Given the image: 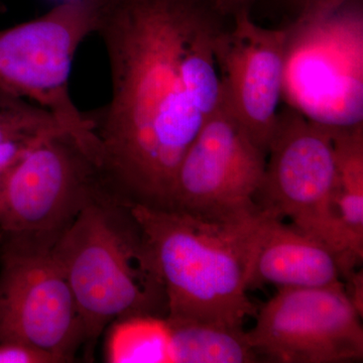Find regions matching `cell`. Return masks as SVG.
<instances>
[{"mask_svg": "<svg viewBox=\"0 0 363 363\" xmlns=\"http://www.w3.org/2000/svg\"><path fill=\"white\" fill-rule=\"evenodd\" d=\"M111 99L86 116L107 180L133 205L169 210L177 172L224 99L222 16L202 0H98Z\"/></svg>", "mask_w": 363, "mask_h": 363, "instance_id": "6da1fadb", "label": "cell"}, {"mask_svg": "<svg viewBox=\"0 0 363 363\" xmlns=\"http://www.w3.org/2000/svg\"><path fill=\"white\" fill-rule=\"evenodd\" d=\"M84 326L86 359L121 318L167 317L166 294L140 224L111 185L77 215L52 247Z\"/></svg>", "mask_w": 363, "mask_h": 363, "instance_id": "7a4b0ae2", "label": "cell"}, {"mask_svg": "<svg viewBox=\"0 0 363 363\" xmlns=\"http://www.w3.org/2000/svg\"><path fill=\"white\" fill-rule=\"evenodd\" d=\"M130 208L164 286L167 318L243 328L255 317L248 278L267 212L220 225L171 210Z\"/></svg>", "mask_w": 363, "mask_h": 363, "instance_id": "3957f363", "label": "cell"}, {"mask_svg": "<svg viewBox=\"0 0 363 363\" xmlns=\"http://www.w3.org/2000/svg\"><path fill=\"white\" fill-rule=\"evenodd\" d=\"M96 23V1L65 0L35 20L0 30V89L51 112L99 162L92 124L69 88L74 57Z\"/></svg>", "mask_w": 363, "mask_h": 363, "instance_id": "277c9868", "label": "cell"}, {"mask_svg": "<svg viewBox=\"0 0 363 363\" xmlns=\"http://www.w3.org/2000/svg\"><path fill=\"white\" fill-rule=\"evenodd\" d=\"M264 179L255 203L260 211L290 219L301 233L321 241L337 255L341 276L351 271L331 213L336 177L332 128L289 107L279 112Z\"/></svg>", "mask_w": 363, "mask_h": 363, "instance_id": "5b68a950", "label": "cell"}, {"mask_svg": "<svg viewBox=\"0 0 363 363\" xmlns=\"http://www.w3.org/2000/svg\"><path fill=\"white\" fill-rule=\"evenodd\" d=\"M108 185L99 162L73 135L45 136L0 189V233L55 245Z\"/></svg>", "mask_w": 363, "mask_h": 363, "instance_id": "8992f818", "label": "cell"}, {"mask_svg": "<svg viewBox=\"0 0 363 363\" xmlns=\"http://www.w3.org/2000/svg\"><path fill=\"white\" fill-rule=\"evenodd\" d=\"M0 343L18 342L73 362L82 318L51 243L1 235Z\"/></svg>", "mask_w": 363, "mask_h": 363, "instance_id": "52a82bcc", "label": "cell"}, {"mask_svg": "<svg viewBox=\"0 0 363 363\" xmlns=\"http://www.w3.org/2000/svg\"><path fill=\"white\" fill-rule=\"evenodd\" d=\"M267 157L223 99L182 160L169 210L220 225L255 218Z\"/></svg>", "mask_w": 363, "mask_h": 363, "instance_id": "ba28073f", "label": "cell"}, {"mask_svg": "<svg viewBox=\"0 0 363 363\" xmlns=\"http://www.w3.org/2000/svg\"><path fill=\"white\" fill-rule=\"evenodd\" d=\"M247 332L260 362L343 363L363 359L362 315L344 284L281 288Z\"/></svg>", "mask_w": 363, "mask_h": 363, "instance_id": "9c48e42d", "label": "cell"}, {"mask_svg": "<svg viewBox=\"0 0 363 363\" xmlns=\"http://www.w3.org/2000/svg\"><path fill=\"white\" fill-rule=\"evenodd\" d=\"M289 30L253 23L248 9L222 30L216 57L224 99L255 145L267 156L283 97Z\"/></svg>", "mask_w": 363, "mask_h": 363, "instance_id": "30bf717a", "label": "cell"}, {"mask_svg": "<svg viewBox=\"0 0 363 363\" xmlns=\"http://www.w3.org/2000/svg\"><path fill=\"white\" fill-rule=\"evenodd\" d=\"M341 278L340 262L330 248L267 215L253 255L248 289L324 288L342 283Z\"/></svg>", "mask_w": 363, "mask_h": 363, "instance_id": "8fae6325", "label": "cell"}, {"mask_svg": "<svg viewBox=\"0 0 363 363\" xmlns=\"http://www.w3.org/2000/svg\"><path fill=\"white\" fill-rule=\"evenodd\" d=\"M336 177L331 213L345 248L348 266L355 271L363 259V128H332Z\"/></svg>", "mask_w": 363, "mask_h": 363, "instance_id": "7c38bea8", "label": "cell"}, {"mask_svg": "<svg viewBox=\"0 0 363 363\" xmlns=\"http://www.w3.org/2000/svg\"><path fill=\"white\" fill-rule=\"evenodd\" d=\"M169 355L175 363L260 362L243 328L167 318Z\"/></svg>", "mask_w": 363, "mask_h": 363, "instance_id": "4fadbf2b", "label": "cell"}, {"mask_svg": "<svg viewBox=\"0 0 363 363\" xmlns=\"http://www.w3.org/2000/svg\"><path fill=\"white\" fill-rule=\"evenodd\" d=\"M107 331L105 359L111 363L171 362L166 317L135 315L112 322Z\"/></svg>", "mask_w": 363, "mask_h": 363, "instance_id": "5bb4252c", "label": "cell"}, {"mask_svg": "<svg viewBox=\"0 0 363 363\" xmlns=\"http://www.w3.org/2000/svg\"><path fill=\"white\" fill-rule=\"evenodd\" d=\"M60 131L67 130L51 112L0 89V145Z\"/></svg>", "mask_w": 363, "mask_h": 363, "instance_id": "9a60e30c", "label": "cell"}, {"mask_svg": "<svg viewBox=\"0 0 363 363\" xmlns=\"http://www.w3.org/2000/svg\"><path fill=\"white\" fill-rule=\"evenodd\" d=\"M47 135H49L33 136L0 145V189L33 145Z\"/></svg>", "mask_w": 363, "mask_h": 363, "instance_id": "2e32d148", "label": "cell"}, {"mask_svg": "<svg viewBox=\"0 0 363 363\" xmlns=\"http://www.w3.org/2000/svg\"><path fill=\"white\" fill-rule=\"evenodd\" d=\"M0 363H60L45 351L18 342L0 343Z\"/></svg>", "mask_w": 363, "mask_h": 363, "instance_id": "e0dca14e", "label": "cell"}, {"mask_svg": "<svg viewBox=\"0 0 363 363\" xmlns=\"http://www.w3.org/2000/svg\"><path fill=\"white\" fill-rule=\"evenodd\" d=\"M348 0H293L298 9V18L326 16L345 6Z\"/></svg>", "mask_w": 363, "mask_h": 363, "instance_id": "ac0fdd59", "label": "cell"}, {"mask_svg": "<svg viewBox=\"0 0 363 363\" xmlns=\"http://www.w3.org/2000/svg\"><path fill=\"white\" fill-rule=\"evenodd\" d=\"M221 16H233L248 9L252 0H202Z\"/></svg>", "mask_w": 363, "mask_h": 363, "instance_id": "d6986e66", "label": "cell"}, {"mask_svg": "<svg viewBox=\"0 0 363 363\" xmlns=\"http://www.w3.org/2000/svg\"><path fill=\"white\" fill-rule=\"evenodd\" d=\"M93 1H98V0H93Z\"/></svg>", "mask_w": 363, "mask_h": 363, "instance_id": "ffe728a7", "label": "cell"}]
</instances>
